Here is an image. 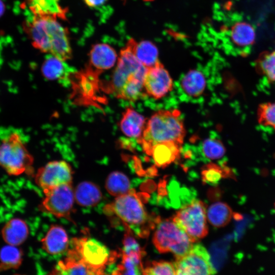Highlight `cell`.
I'll list each match as a JSON object with an SVG mask.
<instances>
[{"mask_svg": "<svg viewBox=\"0 0 275 275\" xmlns=\"http://www.w3.org/2000/svg\"><path fill=\"white\" fill-rule=\"evenodd\" d=\"M147 70L136 58L128 41L120 51L109 90L116 98L129 101L144 97V79Z\"/></svg>", "mask_w": 275, "mask_h": 275, "instance_id": "1", "label": "cell"}, {"mask_svg": "<svg viewBox=\"0 0 275 275\" xmlns=\"http://www.w3.org/2000/svg\"><path fill=\"white\" fill-rule=\"evenodd\" d=\"M23 25L35 48L64 61L71 58L69 32L57 19L34 16L32 20L26 21Z\"/></svg>", "mask_w": 275, "mask_h": 275, "instance_id": "2", "label": "cell"}, {"mask_svg": "<svg viewBox=\"0 0 275 275\" xmlns=\"http://www.w3.org/2000/svg\"><path fill=\"white\" fill-rule=\"evenodd\" d=\"M185 135L180 112L178 109L159 110L146 122L143 134L137 142L149 155L152 146L156 144L174 142L182 145Z\"/></svg>", "mask_w": 275, "mask_h": 275, "instance_id": "3", "label": "cell"}, {"mask_svg": "<svg viewBox=\"0 0 275 275\" xmlns=\"http://www.w3.org/2000/svg\"><path fill=\"white\" fill-rule=\"evenodd\" d=\"M104 210L108 216H116L124 225L142 237L147 236L150 229L154 228L160 220L158 216L149 215L139 195L133 189L116 197Z\"/></svg>", "mask_w": 275, "mask_h": 275, "instance_id": "4", "label": "cell"}, {"mask_svg": "<svg viewBox=\"0 0 275 275\" xmlns=\"http://www.w3.org/2000/svg\"><path fill=\"white\" fill-rule=\"evenodd\" d=\"M34 159L20 134L13 132L0 144V167L10 176L33 175Z\"/></svg>", "mask_w": 275, "mask_h": 275, "instance_id": "5", "label": "cell"}, {"mask_svg": "<svg viewBox=\"0 0 275 275\" xmlns=\"http://www.w3.org/2000/svg\"><path fill=\"white\" fill-rule=\"evenodd\" d=\"M153 242L159 252L171 253L175 258L186 254L195 243L172 218L159 221Z\"/></svg>", "mask_w": 275, "mask_h": 275, "instance_id": "6", "label": "cell"}, {"mask_svg": "<svg viewBox=\"0 0 275 275\" xmlns=\"http://www.w3.org/2000/svg\"><path fill=\"white\" fill-rule=\"evenodd\" d=\"M70 250L95 275H103L105 267L119 255L112 253L100 241L93 238H75Z\"/></svg>", "mask_w": 275, "mask_h": 275, "instance_id": "7", "label": "cell"}, {"mask_svg": "<svg viewBox=\"0 0 275 275\" xmlns=\"http://www.w3.org/2000/svg\"><path fill=\"white\" fill-rule=\"evenodd\" d=\"M172 219L194 242L208 234L206 207L199 200L194 199L181 207Z\"/></svg>", "mask_w": 275, "mask_h": 275, "instance_id": "8", "label": "cell"}, {"mask_svg": "<svg viewBox=\"0 0 275 275\" xmlns=\"http://www.w3.org/2000/svg\"><path fill=\"white\" fill-rule=\"evenodd\" d=\"M177 275H215L216 270L204 246L194 243L185 255L173 262Z\"/></svg>", "mask_w": 275, "mask_h": 275, "instance_id": "9", "label": "cell"}, {"mask_svg": "<svg viewBox=\"0 0 275 275\" xmlns=\"http://www.w3.org/2000/svg\"><path fill=\"white\" fill-rule=\"evenodd\" d=\"M44 193L45 197L40 205V209L57 217L71 220L75 198L72 184L61 185Z\"/></svg>", "mask_w": 275, "mask_h": 275, "instance_id": "10", "label": "cell"}, {"mask_svg": "<svg viewBox=\"0 0 275 275\" xmlns=\"http://www.w3.org/2000/svg\"><path fill=\"white\" fill-rule=\"evenodd\" d=\"M72 171L63 160L51 161L40 168L35 176L36 184L45 192L58 186L72 184Z\"/></svg>", "mask_w": 275, "mask_h": 275, "instance_id": "11", "label": "cell"}, {"mask_svg": "<svg viewBox=\"0 0 275 275\" xmlns=\"http://www.w3.org/2000/svg\"><path fill=\"white\" fill-rule=\"evenodd\" d=\"M173 87V79L160 61L147 69L144 79L146 95L155 99H159L170 92Z\"/></svg>", "mask_w": 275, "mask_h": 275, "instance_id": "12", "label": "cell"}, {"mask_svg": "<svg viewBox=\"0 0 275 275\" xmlns=\"http://www.w3.org/2000/svg\"><path fill=\"white\" fill-rule=\"evenodd\" d=\"M118 58L116 50L109 45L96 44L92 46L89 52L88 69H94L92 72L100 73L112 68Z\"/></svg>", "mask_w": 275, "mask_h": 275, "instance_id": "13", "label": "cell"}, {"mask_svg": "<svg viewBox=\"0 0 275 275\" xmlns=\"http://www.w3.org/2000/svg\"><path fill=\"white\" fill-rule=\"evenodd\" d=\"M228 35L231 43L242 54L248 53L254 45L256 37L254 28L245 21L233 23L229 30Z\"/></svg>", "mask_w": 275, "mask_h": 275, "instance_id": "14", "label": "cell"}, {"mask_svg": "<svg viewBox=\"0 0 275 275\" xmlns=\"http://www.w3.org/2000/svg\"><path fill=\"white\" fill-rule=\"evenodd\" d=\"M146 124V119L142 115L128 107L122 114L119 127L124 134L138 141L143 134Z\"/></svg>", "mask_w": 275, "mask_h": 275, "instance_id": "15", "label": "cell"}, {"mask_svg": "<svg viewBox=\"0 0 275 275\" xmlns=\"http://www.w3.org/2000/svg\"><path fill=\"white\" fill-rule=\"evenodd\" d=\"M41 243L43 249L49 254L59 255L68 249V237L62 227L53 225L42 239Z\"/></svg>", "mask_w": 275, "mask_h": 275, "instance_id": "16", "label": "cell"}, {"mask_svg": "<svg viewBox=\"0 0 275 275\" xmlns=\"http://www.w3.org/2000/svg\"><path fill=\"white\" fill-rule=\"evenodd\" d=\"M181 147L174 142L156 144L152 146L149 156L157 167L163 168L180 158Z\"/></svg>", "mask_w": 275, "mask_h": 275, "instance_id": "17", "label": "cell"}, {"mask_svg": "<svg viewBox=\"0 0 275 275\" xmlns=\"http://www.w3.org/2000/svg\"><path fill=\"white\" fill-rule=\"evenodd\" d=\"M1 233L3 240L7 244L17 246L26 239L29 228L24 221L15 217L4 225Z\"/></svg>", "mask_w": 275, "mask_h": 275, "instance_id": "18", "label": "cell"}, {"mask_svg": "<svg viewBox=\"0 0 275 275\" xmlns=\"http://www.w3.org/2000/svg\"><path fill=\"white\" fill-rule=\"evenodd\" d=\"M48 275H95L70 250L67 257L60 261Z\"/></svg>", "mask_w": 275, "mask_h": 275, "instance_id": "19", "label": "cell"}, {"mask_svg": "<svg viewBox=\"0 0 275 275\" xmlns=\"http://www.w3.org/2000/svg\"><path fill=\"white\" fill-rule=\"evenodd\" d=\"M128 41L136 58L147 69L159 62L158 50L157 46L151 41L142 40L137 42L132 38Z\"/></svg>", "mask_w": 275, "mask_h": 275, "instance_id": "20", "label": "cell"}, {"mask_svg": "<svg viewBox=\"0 0 275 275\" xmlns=\"http://www.w3.org/2000/svg\"><path fill=\"white\" fill-rule=\"evenodd\" d=\"M144 252L121 253V261L111 275H143L142 258Z\"/></svg>", "mask_w": 275, "mask_h": 275, "instance_id": "21", "label": "cell"}, {"mask_svg": "<svg viewBox=\"0 0 275 275\" xmlns=\"http://www.w3.org/2000/svg\"><path fill=\"white\" fill-rule=\"evenodd\" d=\"M28 3L34 16L66 19L67 9L61 6L59 0H32Z\"/></svg>", "mask_w": 275, "mask_h": 275, "instance_id": "22", "label": "cell"}, {"mask_svg": "<svg viewBox=\"0 0 275 275\" xmlns=\"http://www.w3.org/2000/svg\"><path fill=\"white\" fill-rule=\"evenodd\" d=\"M41 72L43 76L47 79L61 81L67 79L72 73V70L65 61L51 55L43 62Z\"/></svg>", "mask_w": 275, "mask_h": 275, "instance_id": "23", "label": "cell"}, {"mask_svg": "<svg viewBox=\"0 0 275 275\" xmlns=\"http://www.w3.org/2000/svg\"><path fill=\"white\" fill-rule=\"evenodd\" d=\"M74 198L77 203L80 206H93L100 201L102 194L96 184L89 181H84L76 187Z\"/></svg>", "mask_w": 275, "mask_h": 275, "instance_id": "24", "label": "cell"}, {"mask_svg": "<svg viewBox=\"0 0 275 275\" xmlns=\"http://www.w3.org/2000/svg\"><path fill=\"white\" fill-rule=\"evenodd\" d=\"M206 85L204 75L199 70H189L182 78L181 86L188 96L197 97L204 92Z\"/></svg>", "mask_w": 275, "mask_h": 275, "instance_id": "25", "label": "cell"}, {"mask_svg": "<svg viewBox=\"0 0 275 275\" xmlns=\"http://www.w3.org/2000/svg\"><path fill=\"white\" fill-rule=\"evenodd\" d=\"M206 215L209 223L216 228L226 226L235 216L231 208L223 202L212 204L207 209Z\"/></svg>", "mask_w": 275, "mask_h": 275, "instance_id": "26", "label": "cell"}, {"mask_svg": "<svg viewBox=\"0 0 275 275\" xmlns=\"http://www.w3.org/2000/svg\"><path fill=\"white\" fill-rule=\"evenodd\" d=\"M200 151V155L198 161L209 163L212 160L223 158L226 153V148L220 140L215 138H209L203 141Z\"/></svg>", "mask_w": 275, "mask_h": 275, "instance_id": "27", "label": "cell"}, {"mask_svg": "<svg viewBox=\"0 0 275 275\" xmlns=\"http://www.w3.org/2000/svg\"><path fill=\"white\" fill-rule=\"evenodd\" d=\"M201 175L203 182L212 185L218 183L223 178H234L232 172L224 163H208L202 168Z\"/></svg>", "mask_w": 275, "mask_h": 275, "instance_id": "28", "label": "cell"}, {"mask_svg": "<svg viewBox=\"0 0 275 275\" xmlns=\"http://www.w3.org/2000/svg\"><path fill=\"white\" fill-rule=\"evenodd\" d=\"M105 188L110 195L116 197L128 193L131 189L128 177L118 171L113 172L108 176Z\"/></svg>", "mask_w": 275, "mask_h": 275, "instance_id": "29", "label": "cell"}, {"mask_svg": "<svg viewBox=\"0 0 275 275\" xmlns=\"http://www.w3.org/2000/svg\"><path fill=\"white\" fill-rule=\"evenodd\" d=\"M255 69L268 81L275 84V49L261 53L255 61Z\"/></svg>", "mask_w": 275, "mask_h": 275, "instance_id": "30", "label": "cell"}, {"mask_svg": "<svg viewBox=\"0 0 275 275\" xmlns=\"http://www.w3.org/2000/svg\"><path fill=\"white\" fill-rule=\"evenodd\" d=\"M22 254L17 246L8 245L0 252L1 265L4 269L17 268L22 261Z\"/></svg>", "mask_w": 275, "mask_h": 275, "instance_id": "31", "label": "cell"}, {"mask_svg": "<svg viewBox=\"0 0 275 275\" xmlns=\"http://www.w3.org/2000/svg\"><path fill=\"white\" fill-rule=\"evenodd\" d=\"M258 122L275 131V101L260 104L257 109Z\"/></svg>", "mask_w": 275, "mask_h": 275, "instance_id": "32", "label": "cell"}, {"mask_svg": "<svg viewBox=\"0 0 275 275\" xmlns=\"http://www.w3.org/2000/svg\"><path fill=\"white\" fill-rule=\"evenodd\" d=\"M143 275H177L173 263L166 261H152L143 269Z\"/></svg>", "mask_w": 275, "mask_h": 275, "instance_id": "33", "label": "cell"}, {"mask_svg": "<svg viewBox=\"0 0 275 275\" xmlns=\"http://www.w3.org/2000/svg\"><path fill=\"white\" fill-rule=\"evenodd\" d=\"M90 7H96L104 4L107 0H83Z\"/></svg>", "mask_w": 275, "mask_h": 275, "instance_id": "34", "label": "cell"}, {"mask_svg": "<svg viewBox=\"0 0 275 275\" xmlns=\"http://www.w3.org/2000/svg\"><path fill=\"white\" fill-rule=\"evenodd\" d=\"M121 1H123V2H125V1H126V0H121ZM142 1H144V2H152V1H154V0H142Z\"/></svg>", "mask_w": 275, "mask_h": 275, "instance_id": "35", "label": "cell"}, {"mask_svg": "<svg viewBox=\"0 0 275 275\" xmlns=\"http://www.w3.org/2000/svg\"><path fill=\"white\" fill-rule=\"evenodd\" d=\"M2 11V6L1 3H0V14L1 13V12Z\"/></svg>", "mask_w": 275, "mask_h": 275, "instance_id": "36", "label": "cell"}, {"mask_svg": "<svg viewBox=\"0 0 275 275\" xmlns=\"http://www.w3.org/2000/svg\"><path fill=\"white\" fill-rule=\"evenodd\" d=\"M15 275H21V274H15Z\"/></svg>", "mask_w": 275, "mask_h": 275, "instance_id": "37", "label": "cell"}]
</instances>
